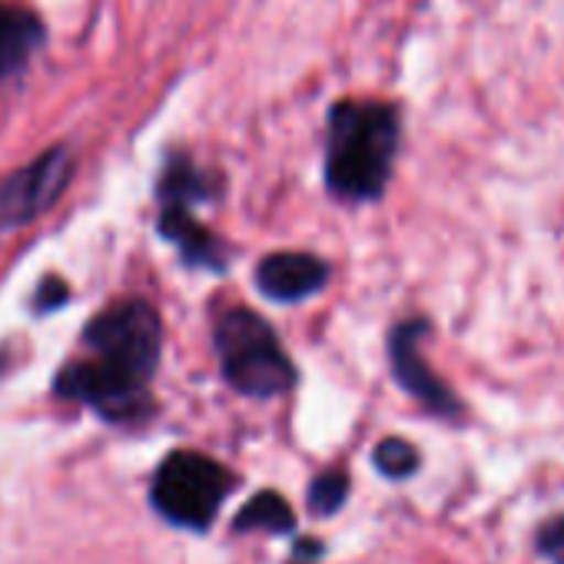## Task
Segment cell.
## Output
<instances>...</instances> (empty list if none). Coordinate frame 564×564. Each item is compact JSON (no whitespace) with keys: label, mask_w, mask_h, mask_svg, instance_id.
Segmentation results:
<instances>
[{"label":"cell","mask_w":564,"mask_h":564,"mask_svg":"<svg viewBox=\"0 0 564 564\" xmlns=\"http://www.w3.org/2000/svg\"><path fill=\"white\" fill-rule=\"evenodd\" d=\"M74 173V160L67 147H54L24 170L11 173L0 183V232H11L18 226L34 223L47 213L67 189Z\"/></svg>","instance_id":"cell-6"},{"label":"cell","mask_w":564,"mask_h":564,"mask_svg":"<svg viewBox=\"0 0 564 564\" xmlns=\"http://www.w3.org/2000/svg\"><path fill=\"white\" fill-rule=\"evenodd\" d=\"M160 232L180 246L189 265L223 272L226 256L219 239L196 219V206L213 196V180L186 156H173L160 176Z\"/></svg>","instance_id":"cell-5"},{"label":"cell","mask_w":564,"mask_h":564,"mask_svg":"<svg viewBox=\"0 0 564 564\" xmlns=\"http://www.w3.org/2000/svg\"><path fill=\"white\" fill-rule=\"evenodd\" d=\"M346 498H349V475H343V471H326L310 488L313 514H336L346 505Z\"/></svg>","instance_id":"cell-12"},{"label":"cell","mask_w":564,"mask_h":564,"mask_svg":"<svg viewBox=\"0 0 564 564\" xmlns=\"http://www.w3.org/2000/svg\"><path fill=\"white\" fill-rule=\"evenodd\" d=\"M329 282V265L313 252H272L256 265V286L275 303H296Z\"/></svg>","instance_id":"cell-8"},{"label":"cell","mask_w":564,"mask_h":564,"mask_svg":"<svg viewBox=\"0 0 564 564\" xmlns=\"http://www.w3.org/2000/svg\"><path fill=\"white\" fill-rule=\"evenodd\" d=\"M372 458H376V468L386 478H395V481L409 478L419 468V452L405 438H382L376 445V455Z\"/></svg>","instance_id":"cell-11"},{"label":"cell","mask_w":564,"mask_h":564,"mask_svg":"<svg viewBox=\"0 0 564 564\" xmlns=\"http://www.w3.org/2000/svg\"><path fill=\"white\" fill-rule=\"evenodd\" d=\"M402 123L382 100H339L329 110L326 186L346 203L379 199L392 180Z\"/></svg>","instance_id":"cell-2"},{"label":"cell","mask_w":564,"mask_h":564,"mask_svg":"<svg viewBox=\"0 0 564 564\" xmlns=\"http://www.w3.org/2000/svg\"><path fill=\"white\" fill-rule=\"evenodd\" d=\"M232 531H269V534H293L296 531V514L290 501L275 491H259L242 505V511L232 521Z\"/></svg>","instance_id":"cell-10"},{"label":"cell","mask_w":564,"mask_h":564,"mask_svg":"<svg viewBox=\"0 0 564 564\" xmlns=\"http://www.w3.org/2000/svg\"><path fill=\"white\" fill-rule=\"evenodd\" d=\"M229 491L232 475L219 462L199 452H173L153 475L150 501L176 528L206 531Z\"/></svg>","instance_id":"cell-4"},{"label":"cell","mask_w":564,"mask_h":564,"mask_svg":"<svg viewBox=\"0 0 564 564\" xmlns=\"http://www.w3.org/2000/svg\"><path fill=\"white\" fill-rule=\"evenodd\" d=\"M422 336H429V323L425 319H409V323H399L392 329V339H389V359H392V372L399 379V386L422 405L429 409L432 415L438 419H448V422H458L465 415L458 395L425 366L422 359Z\"/></svg>","instance_id":"cell-7"},{"label":"cell","mask_w":564,"mask_h":564,"mask_svg":"<svg viewBox=\"0 0 564 564\" xmlns=\"http://www.w3.org/2000/svg\"><path fill=\"white\" fill-rule=\"evenodd\" d=\"M534 547L544 561L551 564H564V514L551 518L547 524H541L538 538H534Z\"/></svg>","instance_id":"cell-13"},{"label":"cell","mask_w":564,"mask_h":564,"mask_svg":"<svg viewBox=\"0 0 564 564\" xmlns=\"http://www.w3.org/2000/svg\"><path fill=\"white\" fill-rule=\"evenodd\" d=\"M84 352L54 382L57 395L94 409L107 422H133L150 402L163 352V323L147 300H120L97 313Z\"/></svg>","instance_id":"cell-1"},{"label":"cell","mask_w":564,"mask_h":564,"mask_svg":"<svg viewBox=\"0 0 564 564\" xmlns=\"http://www.w3.org/2000/svg\"><path fill=\"white\" fill-rule=\"evenodd\" d=\"M44 44V24L0 0V80L18 74Z\"/></svg>","instance_id":"cell-9"},{"label":"cell","mask_w":564,"mask_h":564,"mask_svg":"<svg viewBox=\"0 0 564 564\" xmlns=\"http://www.w3.org/2000/svg\"><path fill=\"white\" fill-rule=\"evenodd\" d=\"M37 296H41V300H37V310H41V313H47V310H54V306H64V303H67V286H64V279H57V275L47 279Z\"/></svg>","instance_id":"cell-14"},{"label":"cell","mask_w":564,"mask_h":564,"mask_svg":"<svg viewBox=\"0 0 564 564\" xmlns=\"http://www.w3.org/2000/svg\"><path fill=\"white\" fill-rule=\"evenodd\" d=\"M293 564H313V561H303V557H293Z\"/></svg>","instance_id":"cell-15"},{"label":"cell","mask_w":564,"mask_h":564,"mask_svg":"<svg viewBox=\"0 0 564 564\" xmlns=\"http://www.w3.org/2000/svg\"><path fill=\"white\" fill-rule=\"evenodd\" d=\"M216 356L226 382L249 399H275L296 386L290 362L272 326L252 310H229L216 323Z\"/></svg>","instance_id":"cell-3"}]
</instances>
